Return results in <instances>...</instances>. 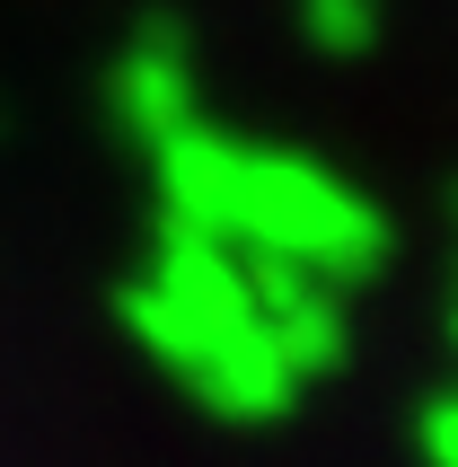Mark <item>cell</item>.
<instances>
[{
  "instance_id": "6da1fadb",
  "label": "cell",
  "mask_w": 458,
  "mask_h": 467,
  "mask_svg": "<svg viewBox=\"0 0 458 467\" xmlns=\"http://www.w3.org/2000/svg\"><path fill=\"white\" fill-rule=\"evenodd\" d=\"M159 203L247 256L300 265L327 283H361L388 265V221L361 185L300 150L238 141L221 124H185L177 141H159Z\"/></svg>"
},
{
  "instance_id": "7a4b0ae2",
  "label": "cell",
  "mask_w": 458,
  "mask_h": 467,
  "mask_svg": "<svg viewBox=\"0 0 458 467\" xmlns=\"http://www.w3.org/2000/svg\"><path fill=\"white\" fill-rule=\"evenodd\" d=\"M132 327L212 415H282L308 389V370L291 362V344L274 327V291L255 274V256H238L229 238L194 230L168 212V230L151 247V274L132 291Z\"/></svg>"
},
{
  "instance_id": "3957f363",
  "label": "cell",
  "mask_w": 458,
  "mask_h": 467,
  "mask_svg": "<svg viewBox=\"0 0 458 467\" xmlns=\"http://www.w3.org/2000/svg\"><path fill=\"white\" fill-rule=\"evenodd\" d=\"M115 106H124V124L141 132V141H177L185 124H203V115H194V62H185V45L177 36H168V26H159V36H141V45L124 53V71H115Z\"/></svg>"
},
{
  "instance_id": "277c9868",
  "label": "cell",
  "mask_w": 458,
  "mask_h": 467,
  "mask_svg": "<svg viewBox=\"0 0 458 467\" xmlns=\"http://www.w3.org/2000/svg\"><path fill=\"white\" fill-rule=\"evenodd\" d=\"M291 18L317 53H370L380 36V0H291Z\"/></svg>"
},
{
  "instance_id": "5b68a950",
  "label": "cell",
  "mask_w": 458,
  "mask_h": 467,
  "mask_svg": "<svg viewBox=\"0 0 458 467\" xmlns=\"http://www.w3.org/2000/svg\"><path fill=\"white\" fill-rule=\"evenodd\" d=\"M414 467H458V389H432L414 406Z\"/></svg>"
},
{
  "instance_id": "8992f818",
  "label": "cell",
  "mask_w": 458,
  "mask_h": 467,
  "mask_svg": "<svg viewBox=\"0 0 458 467\" xmlns=\"http://www.w3.org/2000/svg\"><path fill=\"white\" fill-rule=\"evenodd\" d=\"M450 344H458V291H450Z\"/></svg>"
},
{
  "instance_id": "52a82bcc",
  "label": "cell",
  "mask_w": 458,
  "mask_h": 467,
  "mask_svg": "<svg viewBox=\"0 0 458 467\" xmlns=\"http://www.w3.org/2000/svg\"><path fill=\"white\" fill-rule=\"evenodd\" d=\"M450 238H458V194H450Z\"/></svg>"
}]
</instances>
